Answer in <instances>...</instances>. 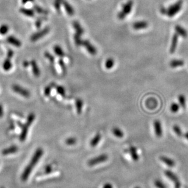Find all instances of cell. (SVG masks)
Here are the masks:
<instances>
[{
  "instance_id": "obj_9",
  "label": "cell",
  "mask_w": 188,
  "mask_h": 188,
  "mask_svg": "<svg viewBox=\"0 0 188 188\" xmlns=\"http://www.w3.org/2000/svg\"><path fill=\"white\" fill-rule=\"evenodd\" d=\"M82 46H84L87 51L92 55L94 56L97 54V49L96 48L87 40H84L82 42Z\"/></svg>"
},
{
  "instance_id": "obj_33",
  "label": "cell",
  "mask_w": 188,
  "mask_h": 188,
  "mask_svg": "<svg viewBox=\"0 0 188 188\" xmlns=\"http://www.w3.org/2000/svg\"><path fill=\"white\" fill-rule=\"evenodd\" d=\"M56 89L57 94L61 95L62 97H64L66 96V91L63 87L61 86H56Z\"/></svg>"
},
{
  "instance_id": "obj_37",
  "label": "cell",
  "mask_w": 188,
  "mask_h": 188,
  "mask_svg": "<svg viewBox=\"0 0 188 188\" xmlns=\"http://www.w3.org/2000/svg\"><path fill=\"white\" fill-rule=\"evenodd\" d=\"M44 56L46 58H47L48 59V60L50 62V63L51 64V65H53L54 64V56L50 54V53L48 52H45L44 53Z\"/></svg>"
},
{
  "instance_id": "obj_42",
  "label": "cell",
  "mask_w": 188,
  "mask_h": 188,
  "mask_svg": "<svg viewBox=\"0 0 188 188\" xmlns=\"http://www.w3.org/2000/svg\"><path fill=\"white\" fill-rule=\"evenodd\" d=\"M173 130L177 136H182V131H181V128H179V127L178 126V125H174L173 127Z\"/></svg>"
},
{
  "instance_id": "obj_45",
  "label": "cell",
  "mask_w": 188,
  "mask_h": 188,
  "mask_svg": "<svg viewBox=\"0 0 188 188\" xmlns=\"http://www.w3.org/2000/svg\"><path fill=\"white\" fill-rule=\"evenodd\" d=\"M4 115V109L2 104H0V118H2Z\"/></svg>"
},
{
  "instance_id": "obj_41",
  "label": "cell",
  "mask_w": 188,
  "mask_h": 188,
  "mask_svg": "<svg viewBox=\"0 0 188 188\" xmlns=\"http://www.w3.org/2000/svg\"><path fill=\"white\" fill-rule=\"evenodd\" d=\"M170 111H171L172 112L175 113V112H176L177 111H178V110H179V105H178L177 103H173L170 105Z\"/></svg>"
},
{
  "instance_id": "obj_21",
  "label": "cell",
  "mask_w": 188,
  "mask_h": 188,
  "mask_svg": "<svg viewBox=\"0 0 188 188\" xmlns=\"http://www.w3.org/2000/svg\"><path fill=\"white\" fill-rule=\"evenodd\" d=\"M72 25H73V27L74 28V29L76 30V33L82 36L84 32V31L83 29V28L81 27L80 23L77 22V21H74L72 23Z\"/></svg>"
},
{
  "instance_id": "obj_4",
  "label": "cell",
  "mask_w": 188,
  "mask_h": 188,
  "mask_svg": "<svg viewBox=\"0 0 188 188\" xmlns=\"http://www.w3.org/2000/svg\"><path fill=\"white\" fill-rule=\"evenodd\" d=\"M133 6V2L132 0H129L128 2L124 4L122 6L121 11L117 14L118 19L120 20L124 19L128 14H129L131 12Z\"/></svg>"
},
{
  "instance_id": "obj_24",
  "label": "cell",
  "mask_w": 188,
  "mask_h": 188,
  "mask_svg": "<svg viewBox=\"0 0 188 188\" xmlns=\"http://www.w3.org/2000/svg\"><path fill=\"white\" fill-rule=\"evenodd\" d=\"M101 139V134H100V133H98L93 138V139L91 140V144H91V146L92 147H96V146L98 144V143L100 142Z\"/></svg>"
},
{
  "instance_id": "obj_32",
  "label": "cell",
  "mask_w": 188,
  "mask_h": 188,
  "mask_svg": "<svg viewBox=\"0 0 188 188\" xmlns=\"http://www.w3.org/2000/svg\"><path fill=\"white\" fill-rule=\"evenodd\" d=\"M147 106L149 107L150 109H155V108L157 106V102L156 100L151 98L147 101Z\"/></svg>"
},
{
  "instance_id": "obj_40",
  "label": "cell",
  "mask_w": 188,
  "mask_h": 188,
  "mask_svg": "<svg viewBox=\"0 0 188 188\" xmlns=\"http://www.w3.org/2000/svg\"><path fill=\"white\" fill-rule=\"evenodd\" d=\"M178 101L180 105L184 108L186 107V98L183 95H180L178 97Z\"/></svg>"
},
{
  "instance_id": "obj_50",
  "label": "cell",
  "mask_w": 188,
  "mask_h": 188,
  "mask_svg": "<svg viewBox=\"0 0 188 188\" xmlns=\"http://www.w3.org/2000/svg\"><path fill=\"white\" fill-rule=\"evenodd\" d=\"M180 186H181V184H180L179 181L175 183V188H180Z\"/></svg>"
},
{
  "instance_id": "obj_19",
  "label": "cell",
  "mask_w": 188,
  "mask_h": 188,
  "mask_svg": "<svg viewBox=\"0 0 188 188\" xmlns=\"http://www.w3.org/2000/svg\"><path fill=\"white\" fill-rule=\"evenodd\" d=\"M164 173L169 179H170L171 181H172L175 183L179 181L177 176L175 173H173L172 172H171L170 170H166Z\"/></svg>"
},
{
  "instance_id": "obj_30",
  "label": "cell",
  "mask_w": 188,
  "mask_h": 188,
  "mask_svg": "<svg viewBox=\"0 0 188 188\" xmlns=\"http://www.w3.org/2000/svg\"><path fill=\"white\" fill-rule=\"evenodd\" d=\"M74 41H75V43L76 44L77 46H82V42H83V40L81 39V36L77 34V33H75V35H74Z\"/></svg>"
},
{
  "instance_id": "obj_34",
  "label": "cell",
  "mask_w": 188,
  "mask_h": 188,
  "mask_svg": "<svg viewBox=\"0 0 188 188\" xmlns=\"http://www.w3.org/2000/svg\"><path fill=\"white\" fill-rule=\"evenodd\" d=\"M58 63H59V65L62 70V72H63V73H66V72H67V67H66V64L64 61L63 60V59H60L58 61Z\"/></svg>"
},
{
  "instance_id": "obj_44",
  "label": "cell",
  "mask_w": 188,
  "mask_h": 188,
  "mask_svg": "<svg viewBox=\"0 0 188 188\" xmlns=\"http://www.w3.org/2000/svg\"><path fill=\"white\" fill-rule=\"evenodd\" d=\"M42 20L41 19H38L36 23H35V25H36V26L37 28H40L41 27V25H42Z\"/></svg>"
},
{
  "instance_id": "obj_16",
  "label": "cell",
  "mask_w": 188,
  "mask_h": 188,
  "mask_svg": "<svg viewBox=\"0 0 188 188\" xmlns=\"http://www.w3.org/2000/svg\"><path fill=\"white\" fill-rule=\"evenodd\" d=\"M149 26V23L146 21H140L135 22L133 25V27L135 29L139 30L142 29L147 28Z\"/></svg>"
},
{
  "instance_id": "obj_12",
  "label": "cell",
  "mask_w": 188,
  "mask_h": 188,
  "mask_svg": "<svg viewBox=\"0 0 188 188\" xmlns=\"http://www.w3.org/2000/svg\"><path fill=\"white\" fill-rule=\"evenodd\" d=\"M30 65L31 66L33 74L35 77H39L40 75V70L39 69V67L37 65V62L35 60H31L30 62Z\"/></svg>"
},
{
  "instance_id": "obj_35",
  "label": "cell",
  "mask_w": 188,
  "mask_h": 188,
  "mask_svg": "<svg viewBox=\"0 0 188 188\" xmlns=\"http://www.w3.org/2000/svg\"><path fill=\"white\" fill-rule=\"evenodd\" d=\"M9 30V28L7 25H2L0 26V34L5 35L6 34Z\"/></svg>"
},
{
  "instance_id": "obj_7",
  "label": "cell",
  "mask_w": 188,
  "mask_h": 188,
  "mask_svg": "<svg viewBox=\"0 0 188 188\" xmlns=\"http://www.w3.org/2000/svg\"><path fill=\"white\" fill-rule=\"evenodd\" d=\"M50 31V29L49 27H45V28H43V29L34 33L32 35H31V37H30V40L31 42H36L39 39L42 38L43 37H44L45 36H46Z\"/></svg>"
},
{
  "instance_id": "obj_22",
  "label": "cell",
  "mask_w": 188,
  "mask_h": 188,
  "mask_svg": "<svg viewBox=\"0 0 188 188\" xmlns=\"http://www.w3.org/2000/svg\"><path fill=\"white\" fill-rule=\"evenodd\" d=\"M129 152H130L131 156H132L133 161H138L139 159V156L138 154L136 149L135 147L131 146L129 149Z\"/></svg>"
},
{
  "instance_id": "obj_47",
  "label": "cell",
  "mask_w": 188,
  "mask_h": 188,
  "mask_svg": "<svg viewBox=\"0 0 188 188\" xmlns=\"http://www.w3.org/2000/svg\"><path fill=\"white\" fill-rule=\"evenodd\" d=\"M30 65V62L28 60H25L23 62V66L24 67H28Z\"/></svg>"
},
{
  "instance_id": "obj_3",
  "label": "cell",
  "mask_w": 188,
  "mask_h": 188,
  "mask_svg": "<svg viewBox=\"0 0 188 188\" xmlns=\"http://www.w3.org/2000/svg\"><path fill=\"white\" fill-rule=\"evenodd\" d=\"M183 4V0H178L177 2L172 5H170L167 9H166V15L169 17H173L176 14H178L181 10Z\"/></svg>"
},
{
  "instance_id": "obj_28",
  "label": "cell",
  "mask_w": 188,
  "mask_h": 188,
  "mask_svg": "<svg viewBox=\"0 0 188 188\" xmlns=\"http://www.w3.org/2000/svg\"><path fill=\"white\" fill-rule=\"evenodd\" d=\"M75 104H76L77 113L78 114H81V113L82 112V109H83V101L81 99L78 98V99L76 100Z\"/></svg>"
},
{
  "instance_id": "obj_13",
  "label": "cell",
  "mask_w": 188,
  "mask_h": 188,
  "mask_svg": "<svg viewBox=\"0 0 188 188\" xmlns=\"http://www.w3.org/2000/svg\"><path fill=\"white\" fill-rule=\"evenodd\" d=\"M7 41L9 43L15 47H20L22 46V42L14 36H10L7 38Z\"/></svg>"
},
{
  "instance_id": "obj_39",
  "label": "cell",
  "mask_w": 188,
  "mask_h": 188,
  "mask_svg": "<svg viewBox=\"0 0 188 188\" xmlns=\"http://www.w3.org/2000/svg\"><path fill=\"white\" fill-rule=\"evenodd\" d=\"M61 5H62V0H54V7L57 12H60Z\"/></svg>"
},
{
  "instance_id": "obj_29",
  "label": "cell",
  "mask_w": 188,
  "mask_h": 188,
  "mask_svg": "<svg viewBox=\"0 0 188 188\" xmlns=\"http://www.w3.org/2000/svg\"><path fill=\"white\" fill-rule=\"evenodd\" d=\"M34 8V11H35L36 12H37L38 14H43V15H46L48 14V11L43 9L42 8H41L40 6L36 5L34 6L33 7Z\"/></svg>"
},
{
  "instance_id": "obj_36",
  "label": "cell",
  "mask_w": 188,
  "mask_h": 188,
  "mask_svg": "<svg viewBox=\"0 0 188 188\" xmlns=\"http://www.w3.org/2000/svg\"><path fill=\"white\" fill-rule=\"evenodd\" d=\"M154 184L157 188H167L166 184L160 179H156L154 182Z\"/></svg>"
},
{
  "instance_id": "obj_51",
  "label": "cell",
  "mask_w": 188,
  "mask_h": 188,
  "mask_svg": "<svg viewBox=\"0 0 188 188\" xmlns=\"http://www.w3.org/2000/svg\"><path fill=\"white\" fill-rule=\"evenodd\" d=\"M184 137H185V138H186L187 140H188V132H187V133H185Z\"/></svg>"
},
{
  "instance_id": "obj_11",
  "label": "cell",
  "mask_w": 188,
  "mask_h": 188,
  "mask_svg": "<svg viewBox=\"0 0 188 188\" xmlns=\"http://www.w3.org/2000/svg\"><path fill=\"white\" fill-rule=\"evenodd\" d=\"M62 5L64 6L67 14L69 16H73L75 14V11L73 7L66 1V0H62Z\"/></svg>"
},
{
  "instance_id": "obj_52",
  "label": "cell",
  "mask_w": 188,
  "mask_h": 188,
  "mask_svg": "<svg viewBox=\"0 0 188 188\" xmlns=\"http://www.w3.org/2000/svg\"><path fill=\"white\" fill-rule=\"evenodd\" d=\"M135 188H141L140 187H135Z\"/></svg>"
},
{
  "instance_id": "obj_27",
  "label": "cell",
  "mask_w": 188,
  "mask_h": 188,
  "mask_svg": "<svg viewBox=\"0 0 188 188\" xmlns=\"http://www.w3.org/2000/svg\"><path fill=\"white\" fill-rule=\"evenodd\" d=\"M56 85L55 83H52L51 84H50L48 86H47L46 87H45V88L44 89V95L46 97H48L50 95L51 91L52 90V88L53 87H56Z\"/></svg>"
},
{
  "instance_id": "obj_20",
  "label": "cell",
  "mask_w": 188,
  "mask_h": 188,
  "mask_svg": "<svg viewBox=\"0 0 188 188\" xmlns=\"http://www.w3.org/2000/svg\"><path fill=\"white\" fill-rule=\"evenodd\" d=\"M20 12L25 16L29 17H34V11L30 9H27L25 8H22L20 9Z\"/></svg>"
},
{
  "instance_id": "obj_49",
  "label": "cell",
  "mask_w": 188,
  "mask_h": 188,
  "mask_svg": "<svg viewBox=\"0 0 188 188\" xmlns=\"http://www.w3.org/2000/svg\"><path fill=\"white\" fill-rule=\"evenodd\" d=\"M34 0H22V3L23 4V5H25L28 3H31V2H34Z\"/></svg>"
},
{
  "instance_id": "obj_18",
  "label": "cell",
  "mask_w": 188,
  "mask_h": 188,
  "mask_svg": "<svg viewBox=\"0 0 188 188\" xmlns=\"http://www.w3.org/2000/svg\"><path fill=\"white\" fill-rule=\"evenodd\" d=\"M19 149L17 146L13 145L8 149H5L2 151V154L3 155H8L13 153H15L18 151Z\"/></svg>"
},
{
  "instance_id": "obj_48",
  "label": "cell",
  "mask_w": 188,
  "mask_h": 188,
  "mask_svg": "<svg viewBox=\"0 0 188 188\" xmlns=\"http://www.w3.org/2000/svg\"><path fill=\"white\" fill-rule=\"evenodd\" d=\"M160 12L162 14H164V15H166V9L164 7H161L160 8Z\"/></svg>"
},
{
  "instance_id": "obj_46",
  "label": "cell",
  "mask_w": 188,
  "mask_h": 188,
  "mask_svg": "<svg viewBox=\"0 0 188 188\" xmlns=\"http://www.w3.org/2000/svg\"><path fill=\"white\" fill-rule=\"evenodd\" d=\"M103 188H113V186L111 183H106L103 185Z\"/></svg>"
},
{
  "instance_id": "obj_31",
  "label": "cell",
  "mask_w": 188,
  "mask_h": 188,
  "mask_svg": "<svg viewBox=\"0 0 188 188\" xmlns=\"http://www.w3.org/2000/svg\"><path fill=\"white\" fill-rule=\"evenodd\" d=\"M114 60L112 58H108L105 62V67L107 69H111L114 67Z\"/></svg>"
},
{
  "instance_id": "obj_5",
  "label": "cell",
  "mask_w": 188,
  "mask_h": 188,
  "mask_svg": "<svg viewBox=\"0 0 188 188\" xmlns=\"http://www.w3.org/2000/svg\"><path fill=\"white\" fill-rule=\"evenodd\" d=\"M14 54V53L13 51V50L9 49L8 50V53H7V57L5 59V60H4L3 63V68L4 69L5 71L8 72L9 71L12 67V58L13 57Z\"/></svg>"
},
{
  "instance_id": "obj_6",
  "label": "cell",
  "mask_w": 188,
  "mask_h": 188,
  "mask_svg": "<svg viewBox=\"0 0 188 188\" xmlns=\"http://www.w3.org/2000/svg\"><path fill=\"white\" fill-rule=\"evenodd\" d=\"M108 159V156L106 154H101L95 158L88 161L87 164L89 166H94L106 162Z\"/></svg>"
},
{
  "instance_id": "obj_10",
  "label": "cell",
  "mask_w": 188,
  "mask_h": 188,
  "mask_svg": "<svg viewBox=\"0 0 188 188\" xmlns=\"http://www.w3.org/2000/svg\"><path fill=\"white\" fill-rule=\"evenodd\" d=\"M154 128L156 136L158 138H161L162 135V130L161 127V123L159 120H156L154 121Z\"/></svg>"
},
{
  "instance_id": "obj_25",
  "label": "cell",
  "mask_w": 188,
  "mask_h": 188,
  "mask_svg": "<svg viewBox=\"0 0 188 188\" xmlns=\"http://www.w3.org/2000/svg\"><path fill=\"white\" fill-rule=\"evenodd\" d=\"M53 50H54V52L55 53V54L60 57H63L65 56V53L63 51V50H62V48L59 46V45H55L53 48Z\"/></svg>"
},
{
  "instance_id": "obj_8",
  "label": "cell",
  "mask_w": 188,
  "mask_h": 188,
  "mask_svg": "<svg viewBox=\"0 0 188 188\" xmlns=\"http://www.w3.org/2000/svg\"><path fill=\"white\" fill-rule=\"evenodd\" d=\"M12 89L15 93L22 95L23 97L28 98L30 97V92H29V91L19 85L17 84L12 85Z\"/></svg>"
},
{
  "instance_id": "obj_38",
  "label": "cell",
  "mask_w": 188,
  "mask_h": 188,
  "mask_svg": "<svg viewBox=\"0 0 188 188\" xmlns=\"http://www.w3.org/2000/svg\"><path fill=\"white\" fill-rule=\"evenodd\" d=\"M77 139L75 138L72 137V138H69L66 139V144L68 145H73L77 144Z\"/></svg>"
},
{
  "instance_id": "obj_53",
  "label": "cell",
  "mask_w": 188,
  "mask_h": 188,
  "mask_svg": "<svg viewBox=\"0 0 188 188\" xmlns=\"http://www.w3.org/2000/svg\"><path fill=\"white\" fill-rule=\"evenodd\" d=\"M1 188H4V187H1Z\"/></svg>"
},
{
  "instance_id": "obj_26",
  "label": "cell",
  "mask_w": 188,
  "mask_h": 188,
  "mask_svg": "<svg viewBox=\"0 0 188 188\" xmlns=\"http://www.w3.org/2000/svg\"><path fill=\"white\" fill-rule=\"evenodd\" d=\"M112 132L113 135L118 138H122L124 136V133H123V132L117 127L113 128L112 130Z\"/></svg>"
},
{
  "instance_id": "obj_43",
  "label": "cell",
  "mask_w": 188,
  "mask_h": 188,
  "mask_svg": "<svg viewBox=\"0 0 188 188\" xmlns=\"http://www.w3.org/2000/svg\"><path fill=\"white\" fill-rule=\"evenodd\" d=\"M53 171V167L51 165H47L45 167V173L46 174H49L50 173H51Z\"/></svg>"
},
{
  "instance_id": "obj_1",
  "label": "cell",
  "mask_w": 188,
  "mask_h": 188,
  "mask_svg": "<svg viewBox=\"0 0 188 188\" xmlns=\"http://www.w3.org/2000/svg\"><path fill=\"white\" fill-rule=\"evenodd\" d=\"M43 155V150L42 149L39 148L36 150V152L34 153L29 163L27 165V166L25 169V170H24V171H23V172L21 178H22V181H26L28 179V178H29L30 174L31 173L34 166L38 163L40 159V158H42Z\"/></svg>"
},
{
  "instance_id": "obj_23",
  "label": "cell",
  "mask_w": 188,
  "mask_h": 188,
  "mask_svg": "<svg viewBox=\"0 0 188 188\" xmlns=\"http://www.w3.org/2000/svg\"><path fill=\"white\" fill-rule=\"evenodd\" d=\"M184 62L183 60H179V59H175L172 60L170 62V66L172 68H176L178 67H181L184 66Z\"/></svg>"
},
{
  "instance_id": "obj_2",
  "label": "cell",
  "mask_w": 188,
  "mask_h": 188,
  "mask_svg": "<svg viewBox=\"0 0 188 188\" xmlns=\"http://www.w3.org/2000/svg\"><path fill=\"white\" fill-rule=\"evenodd\" d=\"M35 118H36V115L32 112L28 115L26 123L23 125V127L22 128V130L21 134L20 135V138H19L20 141L23 142L26 140L27 135H28V133L29 127L32 125V122L35 120Z\"/></svg>"
},
{
  "instance_id": "obj_14",
  "label": "cell",
  "mask_w": 188,
  "mask_h": 188,
  "mask_svg": "<svg viewBox=\"0 0 188 188\" xmlns=\"http://www.w3.org/2000/svg\"><path fill=\"white\" fill-rule=\"evenodd\" d=\"M178 34L175 33L173 34L172 39V42H171V45L170 48V52L171 53H173L176 48L177 44H178Z\"/></svg>"
},
{
  "instance_id": "obj_15",
  "label": "cell",
  "mask_w": 188,
  "mask_h": 188,
  "mask_svg": "<svg viewBox=\"0 0 188 188\" xmlns=\"http://www.w3.org/2000/svg\"><path fill=\"white\" fill-rule=\"evenodd\" d=\"M175 30L176 31V33L178 34V36H181L183 38H186L188 36L187 31L182 26L177 25L175 27Z\"/></svg>"
},
{
  "instance_id": "obj_17",
  "label": "cell",
  "mask_w": 188,
  "mask_h": 188,
  "mask_svg": "<svg viewBox=\"0 0 188 188\" xmlns=\"http://www.w3.org/2000/svg\"><path fill=\"white\" fill-rule=\"evenodd\" d=\"M159 159L162 162H163L164 164H166L169 167H174L175 165V162L174 160H173V159H170L168 157H166V156H161L159 157Z\"/></svg>"
}]
</instances>
